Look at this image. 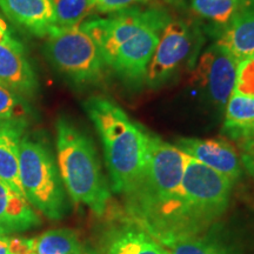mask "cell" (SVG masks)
<instances>
[{"label": "cell", "mask_w": 254, "mask_h": 254, "mask_svg": "<svg viewBox=\"0 0 254 254\" xmlns=\"http://www.w3.org/2000/svg\"><path fill=\"white\" fill-rule=\"evenodd\" d=\"M184 168L185 153L154 133H148L144 173L132 192L125 195V206L133 222L161 246L186 238L182 190Z\"/></svg>", "instance_id": "1"}, {"label": "cell", "mask_w": 254, "mask_h": 254, "mask_svg": "<svg viewBox=\"0 0 254 254\" xmlns=\"http://www.w3.org/2000/svg\"><path fill=\"white\" fill-rule=\"evenodd\" d=\"M168 15L159 9L131 7L109 18L93 19L81 25L93 38L105 65L132 84L145 81Z\"/></svg>", "instance_id": "2"}, {"label": "cell", "mask_w": 254, "mask_h": 254, "mask_svg": "<svg viewBox=\"0 0 254 254\" xmlns=\"http://www.w3.org/2000/svg\"><path fill=\"white\" fill-rule=\"evenodd\" d=\"M84 107L100 136L112 190L125 196L144 173L150 131L109 98L94 95Z\"/></svg>", "instance_id": "3"}, {"label": "cell", "mask_w": 254, "mask_h": 254, "mask_svg": "<svg viewBox=\"0 0 254 254\" xmlns=\"http://www.w3.org/2000/svg\"><path fill=\"white\" fill-rule=\"evenodd\" d=\"M56 129L59 173L64 186L75 204L103 215L111 192L93 141L67 118H59Z\"/></svg>", "instance_id": "4"}, {"label": "cell", "mask_w": 254, "mask_h": 254, "mask_svg": "<svg viewBox=\"0 0 254 254\" xmlns=\"http://www.w3.org/2000/svg\"><path fill=\"white\" fill-rule=\"evenodd\" d=\"M232 185L221 174L185 154L182 190L186 238L199 237L222 217Z\"/></svg>", "instance_id": "5"}, {"label": "cell", "mask_w": 254, "mask_h": 254, "mask_svg": "<svg viewBox=\"0 0 254 254\" xmlns=\"http://www.w3.org/2000/svg\"><path fill=\"white\" fill-rule=\"evenodd\" d=\"M19 179L31 206L51 220L67 213L64 184L55 159L41 141L23 138L19 150Z\"/></svg>", "instance_id": "6"}, {"label": "cell", "mask_w": 254, "mask_h": 254, "mask_svg": "<svg viewBox=\"0 0 254 254\" xmlns=\"http://www.w3.org/2000/svg\"><path fill=\"white\" fill-rule=\"evenodd\" d=\"M45 51L52 65L75 84H95L104 77L105 63L99 49L81 25L56 27L47 36Z\"/></svg>", "instance_id": "7"}, {"label": "cell", "mask_w": 254, "mask_h": 254, "mask_svg": "<svg viewBox=\"0 0 254 254\" xmlns=\"http://www.w3.org/2000/svg\"><path fill=\"white\" fill-rule=\"evenodd\" d=\"M190 49L192 34L187 25L180 20L170 19L161 32L148 64L145 81L152 87L164 84L189 57Z\"/></svg>", "instance_id": "8"}, {"label": "cell", "mask_w": 254, "mask_h": 254, "mask_svg": "<svg viewBox=\"0 0 254 254\" xmlns=\"http://www.w3.org/2000/svg\"><path fill=\"white\" fill-rule=\"evenodd\" d=\"M239 62L217 44L200 57L193 74L219 107L226 106L234 91Z\"/></svg>", "instance_id": "9"}, {"label": "cell", "mask_w": 254, "mask_h": 254, "mask_svg": "<svg viewBox=\"0 0 254 254\" xmlns=\"http://www.w3.org/2000/svg\"><path fill=\"white\" fill-rule=\"evenodd\" d=\"M0 82L20 97L37 92L38 80L24 47L0 18Z\"/></svg>", "instance_id": "10"}, {"label": "cell", "mask_w": 254, "mask_h": 254, "mask_svg": "<svg viewBox=\"0 0 254 254\" xmlns=\"http://www.w3.org/2000/svg\"><path fill=\"white\" fill-rule=\"evenodd\" d=\"M176 146L180 151L206 165L234 184L241 176V160L234 146L224 139L179 138Z\"/></svg>", "instance_id": "11"}, {"label": "cell", "mask_w": 254, "mask_h": 254, "mask_svg": "<svg viewBox=\"0 0 254 254\" xmlns=\"http://www.w3.org/2000/svg\"><path fill=\"white\" fill-rule=\"evenodd\" d=\"M217 45L238 62L254 55V0H243L236 14L224 26Z\"/></svg>", "instance_id": "12"}, {"label": "cell", "mask_w": 254, "mask_h": 254, "mask_svg": "<svg viewBox=\"0 0 254 254\" xmlns=\"http://www.w3.org/2000/svg\"><path fill=\"white\" fill-rule=\"evenodd\" d=\"M0 8L13 23L37 37H47L57 27L52 0H0Z\"/></svg>", "instance_id": "13"}, {"label": "cell", "mask_w": 254, "mask_h": 254, "mask_svg": "<svg viewBox=\"0 0 254 254\" xmlns=\"http://www.w3.org/2000/svg\"><path fill=\"white\" fill-rule=\"evenodd\" d=\"M40 224L39 215L27 199L0 179V238L32 230Z\"/></svg>", "instance_id": "14"}, {"label": "cell", "mask_w": 254, "mask_h": 254, "mask_svg": "<svg viewBox=\"0 0 254 254\" xmlns=\"http://www.w3.org/2000/svg\"><path fill=\"white\" fill-rule=\"evenodd\" d=\"M26 126V119L0 120V179L23 196L19 179V150Z\"/></svg>", "instance_id": "15"}, {"label": "cell", "mask_w": 254, "mask_h": 254, "mask_svg": "<svg viewBox=\"0 0 254 254\" xmlns=\"http://www.w3.org/2000/svg\"><path fill=\"white\" fill-rule=\"evenodd\" d=\"M103 254H165V249L135 222L111 230Z\"/></svg>", "instance_id": "16"}, {"label": "cell", "mask_w": 254, "mask_h": 254, "mask_svg": "<svg viewBox=\"0 0 254 254\" xmlns=\"http://www.w3.org/2000/svg\"><path fill=\"white\" fill-rule=\"evenodd\" d=\"M222 133L241 146L254 141V97L233 92L226 104Z\"/></svg>", "instance_id": "17"}, {"label": "cell", "mask_w": 254, "mask_h": 254, "mask_svg": "<svg viewBox=\"0 0 254 254\" xmlns=\"http://www.w3.org/2000/svg\"><path fill=\"white\" fill-rule=\"evenodd\" d=\"M85 249L74 231L60 228L44 232L32 239L30 254H79Z\"/></svg>", "instance_id": "18"}, {"label": "cell", "mask_w": 254, "mask_h": 254, "mask_svg": "<svg viewBox=\"0 0 254 254\" xmlns=\"http://www.w3.org/2000/svg\"><path fill=\"white\" fill-rule=\"evenodd\" d=\"M56 26L71 28L80 26L82 20L93 9L90 0H52Z\"/></svg>", "instance_id": "19"}, {"label": "cell", "mask_w": 254, "mask_h": 254, "mask_svg": "<svg viewBox=\"0 0 254 254\" xmlns=\"http://www.w3.org/2000/svg\"><path fill=\"white\" fill-rule=\"evenodd\" d=\"M199 17L225 26L239 9L243 0H190Z\"/></svg>", "instance_id": "20"}, {"label": "cell", "mask_w": 254, "mask_h": 254, "mask_svg": "<svg viewBox=\"0 0 254 254\" xmlns=\"http://www.w3.org/2000/svg\"><path fill=\"white\" fill-rule=\"evenodd\" d=\"M26 119V107L20 95L0 82V120Z\"/></svg>", "instance_id": "21"}, {"label": "cell", "mask_w": 254, "mask_h": 254, "mask_svg": "<svg viewBox=\"0 0 254 254\" xmlns=\"http://www.w3.org/2000/svg\"><path fill=\"white\" fill-rule=\"evenodd\" d=\"M170 254H217L215 247L199 237L178 239L163 246Z\"/></svg>", "instance_id": "22"}, {"label": "cell", "mask_w": 254, "mask_h": 254, "mask_svg": "<svg viewBox=\"0 0 254 254\" xmlns=\"http://www.w3.org/2000/svg\"><path fill=\"white\" fill-rule=\"evenodd\" d=\"M236 93L254 97V58L250 57L238 64L234 91Z\"/></svg>", "instance_id": "23"}, {"label": "cell", "mask_w": 254, "mask_h": 254, "mask_svg": "<svg viewBox=\"0 0 254 254\" xmlns=\"http://www.w3.org/2000/svg\"><path fill=\"white\" fill-rule=\"evenodd\" d=\"M93 9L100 13H117L133 6L142 4L147 0H90Z\"/></svg>", "instance_id": "24"}, {"label": "cell", "mask_w": 254, "mask_h": 254, "mask_svg": "<svg viewBox=\"0 0 254 254\" xmlns=\"http://www.w3.org/2000/svg\"><path fill=\"white\" fill-rule=\"evenodd\" d=\"M31 239L2 237L0 238V254H30Z\"/></svg>", "instance_id": "25"}, {"label": "cell", "mask_w": 254, "mask_h": 254, "mask_svg": "<svg viewBox=\"0 0 254 254\" xmlns=\"http://www.w3.org/2000/svg\"><path fill=\"white\" fill-rule=\"evenodd\" d=\"M241 151H243L241 159H243L244 165L254 176V141L249 145L241 146Z\"/></svg>", "instance_id": "26"}, {"label": "cell", "mask_w": 254, "mask_h": 254, "mask_svg": "<svg viewBox=\"0 0 254 254\" xmlns=\"http://www.w3.org/2000/svg\"><path fill=\"white\" fill-rule=\"evenodd\" d=\"M79 254H100V253L97 252V251L92 250V249H85L82 252H80Z\"/></svg>", "instance_id": "27"}, {"label": "cell", "mask_w": 254, "mask_h": 254, "mask_svg": "<svg viewBox=\"0 0 254 254\" xmlns=\"http://www.w3.org/2000/svg\"><path fill=\"white\" fill-rule=\"evenodd\" d=\"M165 254H170V253H168V252H167V251H166V250H165Z\"/></svg>", "instance_id": "28"}, {"label": "cell", "mask_w": 254, "mask_h": 254, "mask_svg": "<svg viewBox=\"0 0 254 254\" xmlns=\"http://www.w3.org/2000/svg\"><path fill=\"white\" fill-rule=\"evenodd\" d=\"M252 57H253V58H254V55H253V56H252Z\"/></svg>", "instance_id": "29"}, {"label": "cell", "mask_w": 254, "mask_h": 254, "mask_svg": "<svg viewBox=\"0 0 254 254\" xmlns=\"http://www.w3.org/2000/svg\"><path fill=\"white\" fill-rule=\"evenodd\" d=\"M217 254H220V253H219V252H218V253H217Z\"/></svg>", "instance_id": "30"}]
</instances>
